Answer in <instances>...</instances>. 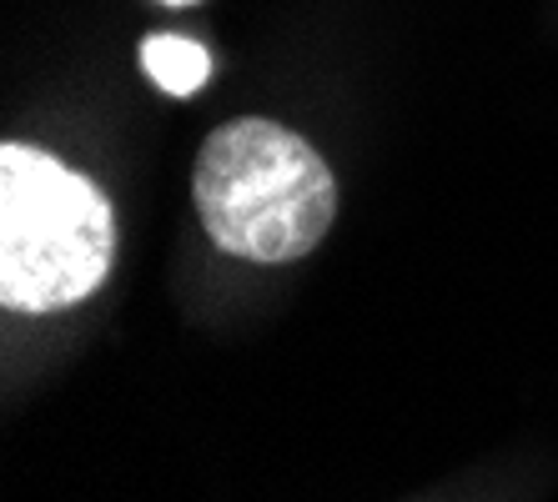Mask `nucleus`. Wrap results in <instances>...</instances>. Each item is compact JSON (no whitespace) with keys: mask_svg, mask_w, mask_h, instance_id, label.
Masks as SVG:
<instances>
[{"mask_svg":"<svg viewBox=\"0 0 558 502\" xmlns=\"http://www.w3.org/2000/svg\"><path fill=\"white\" fill-rule=\"evenodd\" d=\"M192 196L207 236L242 261H298L327 236L338 181L298 131L267 117L227 121L196 156Z\"/></svg>","mask_w":558,"mask_h":502,"instance_id":"f257e3e1","label":"nucleus"},{"mask_svg":"<svg viewBox=\"0 0 558 502\" xmlns=\"http://www.w3.org/2000/svg\"><path fill=\"white\" fill-rule=\"evenodd\" d=\"M117 261V217L92 176L36 146L0 151V302L61 311L86 302Z\"/></svg>","mask_w":558,"mask_h":502,"instance_id":"f03ea898","label":"nucleus"},{"mask_svg":"<svg viewBox=\"0 0 558 502\" xmlns=\"http://www.w3.org/2000/svg\"><path fill=\"white\" fill-rule=\"evenodd\" d=\"M142 65L167 96H192V90H202L211 76V56L186 36H146Z\"/></svg>","mask_w":558,"mask_h":502,"instance_id":"7ed1b4c3","label":"nucleus"},{"mask_svg":"<svg viewBox=\"0 0 558 502\" xmlns=\"http://www.w3.org/2000/svg\"><path fill=\"white\" fill-rule=\"evenodd\" d=\"M161 5H192V0H161Z\"/></svg>","mask_w":558,"mask_h":502,"instance_id":"20e7f679","label":"nucleus"}]
</instances>
